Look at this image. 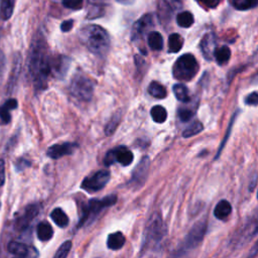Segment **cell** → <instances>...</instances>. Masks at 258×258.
I'll return each instance as SVG.
<instances>
[{
    "label": "cell",
    "instance_id": "obj_1",
    "mask_svg": "<svg viewBox=\"0 0 258 258\" xmlns=\"http://www.w3.org/2000/svg\"><path fill=\"white\" fill-rule=\"evenodd\" d=\"M50 58L43 35H35L29 48L27 70L36 91H42L46 88L50 75Z\"/></svg>",
    "mask_w": 258,
    "mask_h": 258
},
{
    "label": "cell",
    "instance_id": "obj_2",
    "mask_svg": "<svg viewBox=\"0 0 258 258\" xmlns=\"http://www.w3.org/2000/svg\"><path fill=\"white\" fill-rule=\"evenodd\" d=\"M81 41L94 54L104 56L110 47V36L106 29L97 24H89L81 28L79 32Z\"/></svg>",
    "mask_w": 258,
    "mask_h": 258
},
{
    "label": "cell",
    "instance_id": "obj_3",
    "mask_svg": "<svg viewBox=\"0 0 258 258\" xmlns=\"http://www.w3.org/2000/svg\"><path fill=\"white\" fill-rule=\"evenodd\" d=\"M166 228L161 215L153 213L148 219L143 235V248L157 245L165 236Z\"/></svg>",
    "mask_w": 258,
    "mask_h": 258
},
{
    "label": "cell",
    "instance_id": "obj_4",
    "mask_svg": "<svg viewBox=\"0 0 258 258\" xmlns=\"http://www.w3.org/2000/svg\"><path fill=\"white\" fill-rule=\"evenodd\" d=\"M199 71V63L191 53L179 56L173 64L172 75L179 81H190Z\"/></svg>",
    "mask_w": 258,
    "mask_h": 258
},
{
    "label": "cell",
    "instance_id": "obj_5",
    "mask_svg": "<svg viewBox=\"0 0 258 258\" xmlns=\"http://www.w3.org/2000/svg\"><path fill=\"white\" fill-rule=\"evenodd\" d=\"M116 202H117V196L115 195L107 196L102 199L90 200L82 208V214H81L78 227L84 226L90 219L96 217L102 210L115 205Z\"/></svg>",
    "mask_w": 258,
    "mask_h": 258
},
{
    "label": "cell",
    "instance_id": "obj_6",
    "mask_svg": "<svg viewBox=\"0 0 258 258\" xmlns=\"http://www.w3.org/2000/svg\"><path fill=\"white\" fill-rule=\"evenodd\" d=\"M71 94L79 101L88 102L94 94V83L83 74H76L70 85Z\"/></svg>",
    "mask_w": 258,
    "mask_h": 258
},
{
    "label": "cell",
    "instance_id": "obj_7",
    "mask_svg": "<svg viewBox=\"0 0 258 258\" xmlns=\"http://www.w3.org/2000/svg\"><path fill=\"white\" fill-rule=\"evenodd\" d=\"M207 226H208V223L206 219L198 221L188 231L182 243L181 250L185 251V250H190L198 247L205 237V234L207 232Z\"/></svg>",
    "mask_w": 258,
    "mask_h": 258
},
{
    "label": "cell",
    "instance_id": "obj_8",
    "mask_svg": "<svg viewBox=\"0 0 258 258\" xmlns=\"http://www.w3.org/2000/svg\"><path fill=\"white\" fill-rule=\"evenodd\" d=\"M132 161L133 153L125 146H119L108 151L104 158V164L106 166H110L115 162H118L123 166H128Z\"/></svg>",
    "mask_w": 258,
    "mask_h": 258
},
{
    "label": "cell",
    "instance_id": "obj_9",
    "mask_svg": "<svg viewBox=\"0 0 258 258\" xmlns=\"http://www.w3.org/2000/svg\"><path fill=\"white\" fill-rule=\"evenodd\" d=\"M110 179L108 170H99L94 174L86 177L81 184V187L89 192H94L102 189Z\"/></svg>",
    "mask_w": 258,
    "mask_h": 258
},
{
    "label": "cell",
    "instance_id": "obj_10",
    "mask_svg": "<svg viewBox=\"0 0 258 258\" xmlns=\"http://www.w3.org/2000/svg\"><path fill=\"white\" fill-rule=\"evenodd\" d=\"M38 211H39V208L35 204L28 205L27 207H25L23 212L20 213V215L15 220V223H14L15 229L18 231H23L27 229L31 224V222L34 220V218L37 216Z\"/></svg>",
    "mask_w": 258,
    "mask_h": 258
},
{
    "label": "cell",
    "instance_id": "obj_11",
    "mask_svg": "<svg viewBox=\"0 0 258 258\" xmlns=\"http://www.w3.org/2000/svg\"><path fill=\"white\" fill-rule=\"evenodd\" d=\"M7 250L16 258H36L37 251L35 248L21 242H10Z\"/></svg>",
    "mask_w": 258,
    "mask_h": 258
},
{
    "label": "cell",
    "instance_id": "obj_12",
    "mask_svg": "<svg viewBox=\"0 0 258 258\" xmlns=\"http://www.w3.org/2000/svg\"><path fill=\"white\" fill-rule=\"evenodd\" d=\"M149 165H150V160L148 156H143L142 159L138 162L136 167L134 168L132 172V177H131V183L136 186L142 185L146 177L148 175V170H149Z\"/></svg>",
    "mask_w": 258,
    "mask_h": 258
},
{
    "label": "cell",
    "instance_id": "obj_13",
    "mask_svg": "<svg viewBox=\"0 0 258 258\" xmlns=\"http://www.w3.org/2000/svg\"><path fill=\"white\" fill-rule=\"evenodd\" d=\"M71 59L66 55H56L50 58V74L55 78L63 79L69 71Z\"/></svg>",
    "mask_w": 258,
    "mask_h": 258
},
{
    "label": "cell",
    "instance_id": "obj_14",
    "mask_svg": "<svg viewBox=\"0 0 258 258\" xmlns=\"http://www.w3.org/2000/svg\"><path fill=\"white\" fill-rule=\"evenodd\" d=\"M153 25V19L152 15L147 13L141 16L133 25L132 27V33L131 38L132 40H136L138 38H141L144 33Z\"/></svg>",
    "mask_w": 258,
    "mask_h": 258
},
{
    "label": "cell",
    "instance_id": "obj_15",
    "mask_svg": "<svg viewBox=\"0 0 258 258\" xmlns=\"http://www.w3.org/2000/svg\"><path fill=\"white\" fill-rule=\"evenodd\" d=\"M77 147H78L77 143H71V142L54 144V145H51L50 147H48L46 154H47V156H49L52 159H57L64 155L72 154Z\"/></svg>",
    "mask_w": 258,
    "mask_h": 258
},
{
    "label": "cell",
    "instance_id": "obj_16",
    "mask_svg": "<svg viewBox=\"0 0 258 258\" xmlns=\"http://www.w3.org/2000/svg\"><path fill=\"white\" fill-rule=\"evenodd\" d=\"M201 50L203 52L204 57L207 60H211L214 57L215 50H216V37L215 34L212 32H209L205 34L203 39L201 40Z\"/></svg>",
    "mask_w": 258,
    "mask_h": 258
},
{
    "label": "cell",
    "instance_id": "obj_17",
    "mask_svg": "<svg viewBox=\"0 0 258 258\" xmlns=\"http://www.w3.org/2000/svg\"><path fill=\"white\" fill-rule=\"evenodd\" d=\"M20 69H21V55L19 53H15L14 59H13V64H12V70H11L8 84H7L8 94L12 93L14 88L16 87L17 80H18V77L20 74Z\"/></svg>",
    "mask_w": 258,
    "mask_h": 258
},
{
    "label": "cell",
    "instance_id": "obj_18",
    "mask_svg": "<svg viewBox=\"0 0 258 258\" xmlns=\"http://www.w3.org/2000/svg\"><path fill=\"white\" fill-rule=\"evenodd\" d=\"M157 16L163 25L170 22L172 16L171 5L166 0H159L157 3Z\"/></svg>",
    "mask_w": 258,
    "mask_h": 258
},
{
    "label": "cell",
    "instance_id": "obj_19",
    "mask_svg": "<svg viewBox=\"0 0 258 258\" xmlns=\"http://www.w3.org/2000/svg\"><path fill=\"white\" fill-rule=\"evenodd\" d=\"M125 236L122 232L111 233L107 237V247L111 250H119L125 245Z\"/></svg>",
    "mask_w": 258,
    "mask_h": 258
},
{
    "label": "cell",
    "instance_id": "obj_20",
    "mask_svg": "<svg viewBox=\"0 0 258 258\" xmlns=\"http://www.w3.org/2000/svg\"><path fill=\"white\" fill-rule=\"evenodd\" d=\"M232 212L231 204L226 200H221L214 209V216L218 220H225Z\"/></svg>",
    "mask_w": 258,
    "mask_h": 258
},
{
    "label": "cell",
    "instance_id": "obj_21",
    "mask_svg": "<svg viewBox=\"0 0 258 258\" xmlns=\"http://www.w3.org/2000/svg\"><path fill=\"white\" fill-rule=\"evenodd\" d=\"M37 238L42 242L49 241L53 236V230L47 222H40L36 227Z\"/></svg>",
    "mask_w": 258,
    "mask_h": 258
},
{
    "label": "cell",
    "instance_id": "obj_22",
    "mask_svg": "<svg viewBox=\"0 0 258 258\" xmlns=\"http://www.w3.org/2000/svg\"><path fill=\"white\" fill-rule=\"evenodd\" d=\"M50 218L53 221V223L60 228H64L69 224V218L60 208L53 209L50 213Z\"/></svg>",
    "mask_w": 258,
    "mask_h": 258
},
{
    "label": "cell",
    "instance_id": "obj_23",
    "mask_svg": "<svg viewBox=\"0 0 258 258\" xmlns=\"http://www.w3.org/2000/svg\"><path fill=\"white\" fill-rule=\"evenodd\" d=\"M15 0H0V18L8 20L13 13Z\"/></svg>",
    "mask_w": 258,
    "mask_h": 258
},
{
    "label": "cell",
    "instance_id": "obj_24",
    "mask_svg": "<svg viewBox=\"0 0 258 258\" xmlns=\"http://www.w3.org/2000/svg\"><path fill=\"white\" fill-rule=\"evenodd\" d=\"M147 42L152 50H160L163 47L162 35L157 31H151L148 33Z\"/></svg>",
    "mask_w": 258,
    "mask_h": 258
},
{
    "label": "cell",
    "instance_id": "obj_25",
    "mask_svg": "<svg viewBox=\"0 0 258 258\" xmlns=\"http://www.w3.org/2000/svg\"><path fill=\"white\" fill-rule=\"evenodd\" d=\"M217 63L220 66H223L228 62V60L231 57V49L227 45H223L221 47H217L214 54Z\"/></svg>",
    "mask_w": 258,
    "mask_h": 258
},
{
    "label": "cell",
    "instance_id": "obj_26",
    "mask_svg": "<svg viewBox=\"0 0 258 258\" xmlns=\"http://www.w3.org/2000/svg\"><path fill=\"white\" fill-rule=\"evenodd\" d=\"M183 44V39L178 33H171L168 37V51L170 53L178 52Z\"/></svg>",
    "mask_w": 258,
    "mask_h": 258
},
{
    "label": "cell",
    "instance_id": "obj_27",
    "mask_svg": "<svg viewBox=\"0 0 258 258\" xmlns=\"http://www.w3.org/2000/svg\"><path fill=\"white\" fill-rule=\"evenodd\" d=\"M148 93L156 99H164L167 95L166 89L158 82H151L149 84Z\"/></svg>",
    "mask_w": 258,
    "mask_h": 258
},
{
    "label": "cell",
    "instance_id": "obj_28",
    "mask_svg": "<svg viewBox=\"0 0 258 258\" xmlns=\"http://www.w3.org/2000/svg\"><path fill=\"white\" fill-rule=\"evenodd\" d=\"M150 115L154 122L156 123H163L167 118V112L164 107L160 105L153 106L150 110Z\"/></svg>",
    "mask_w": 258,
    "mask_h": 258
},
{
    "label": "cell",
    "instance_id": "obj_29",
    "mask_svg": "<svg viewBox=\"0 0 258 258\" xmlns=\"http://www.w3.org/2000/svg\"><path fill=\"white\" fill-rule=\"evenodd\" d=\"M172 91L173 94L175 96V98L183 103L189 102V95H188V90L184 85L181 84H175L172 87Z\"/></svg>",
    "mask_w": 258,
    "mask_h": 258
},
{
    "label": "cell",
    "instance_id": "obj_30",
    "mask_svg": "<svg viewBox=\"0 0 258 258\" xmlns=\"http://www.w3.org/2000/svg\"><path fill=\"white\" fill-rule=\"evenodd\" d=\"M176 22L180 27L188 28L194 23V16L189 11H182L177 14Z\"/></svg>",
    "mask_w": 258,
    "mask_h": 258
},
{
    "label": "cell",
    "instance_id": "obj_31",
    "mask_svg": "<svg viewBox=\"0 0 258 258\" xmlns=\"http://www.w3.org/2000/svg\"><path fill=\"white\" fill-rule=\"evenodd\" d=\"M232 5L237 10H248L258 6V0H232Z\"/></svg>",
    "mask_w": 258,
    "mask_h": 258
},
{
    "label": "cell",
    "instance_id": "obj_32",
    "mask_svg": "<svg viewBox=\"0 0 258 258\" xmlns=\"http://www.w3.org/2000/svg\"><path fill=\"white\" fill-rule=\"evenodd\" d=\"M120 120H121V112H116L112 116V118L110 119V121L107 123V125L105 127L106 135L109 136V135H112L115 132L116 128L118 127V124H119Z\"/></svg>",
    "mask_w": 258,
    "mask_h": 258
},
{
    "label": "cell",
    "instance_id": "obj_33",
    "mask_svg": "<svg viewBox=\"0 0 258 258\" xmlns=\"http://www.w3.org/2000/svg\"><path fill=\"white\" fill-rule=\"evenodd\" d=\"M204 129L203 124L200 121H195L194 123H191L187 128H185L182 132V136L184 138H189L194 135L199 134L202 130Z\"/></svg>",
    "mask_w": 258,
    "mask_h": 258
},
{
    "label": "cell",
    "instance_id": "obj_34",
    "mask_svg": "<svg viewBox=\"0 0 258 258\" xmlns=\"http://www.w3.org/2000/svg\"><path fill=\"white\" fill-rule=\"evenodd\" d=\"M71 249H72V241L67 240L58 247V249L56 250L52 258H67Z\"/></svg>",
    "mask_w": 258,
    "mask_h": 258
},
{
    "label": "cell",
    "instance_id": "obj_35",
    "mask_svg": "<svg viewBox=\"0 0 258 258\" xmlns=\"http://www.w3.org/2000/svg\"><path fill=\"white\" fill-rule=\"evenodd\" d=\"M10 110L11 109L6 104L0 106V121L3 124H7L10 122V120H11V116L9 113Z\"/></svg>",
    "mask_w": 258,
    "mask_h": 258
},
{
    "label": "cell",
    "instance_id": "obj_36",
    "mask_svg": "<svg viewBox=\"0 0 258 258\" xmlns=\"http://www.w3.org/2000/svg\"><path fill=\"white\" fill-rule=\"evenodd\" d=\"M238 113H239V111H237L234 115H233V118L231 119V122H230V124H229V126H228V129H227V134L225 135V138L223 139V141H222V143H221V146H220V148H219V151H218V153H217V155H216V158L220 155V153H221V151L223 150V147H224V145L226 144V142H227V139H228V137H229V135H230V133H231V129H232V127H233V123L235 122V120H236V117H237V115H238Z\"/></svg>",
    "mask_w": 258,
    "mask_h": 258
},
{
    "label": "cell",
    "instance_id": "obj_37",
    "mask_svg": "<svg viewBox=\"0 0 258 258\" xmlns=\"http://www.w3.org/2000/svg\"><path fill=\"white\" fill-rule=\"evenodd\" d=\"M62 5L69 9H80L83 6L84 0H61Z\"/></svg>",
    "mask_w": 258,
    "mask_h": 258
},
{
    "label": "cell",
    "instance_id": "obj_38",
    "mask_svg": "<svg viewBox=\"0 0 258 258\" xmlns=\"http://www.w3.org/2000/svg\"><path fill=\"white\" fill-rule=\"evenodd\" d=\"M177 115H178V118L182 122H186L192 117L194 112L191 110H189L188 108H179L177 111Z\"/></svg>",
    "mask_w": 258,
    "mask_h": 258
},
{
    "label": "cell",
    "instance_id": "obj_39",
    "mask_svg": "<svg viewBox=\"0 0 258 258\" xmlns=\"http://www.w3.org/2000/svg\"><path fill=\"white\" fill-rule=\"evenodd\" d=\"M245 103L247 105H251V106L258 105V92H253V93L249 94L245 99Z\"/></svg>",
    "mask_w": 258,
    "mask_h": 258
},
{
    "label": "cell",
    "instance_id": "obj_40",
    "mask_svg": "<svg viewBox=\"0 0 258 258\" xmlns=\"http://www.w3.org/2000/svg\"><path fill=\"white\" fill-rule=\"evenodd\" d=\"M73 24H74V21H73L72 19L64 20V21H62V23L60 24V30L63 31V32L70 31V30L73 28Z\"/></svg>",
    "mask_w": 258,
    "mask_h": 258
},
{
    "label": "cell",
    "instance_id": "obj_41",
    "mask_svg": "<svg viewBox=\"0 0 258 258\" xmlns=\"http://www.w3.org/2000/svg\"><path fill=\"white\" fill-rule=\"evenodd\" d=\"M203 5L209 7V8H216L221 0H199Z\"/></svg>",
    "mask_w": 258,
    "mask_h": 258
},
{
    "label": "cell",
    "instance_id": "obj_42",
    "mask_svg": "<svg viewBox=\"0 0 258 258\" xmlns=\"http://www.w3.org/2000/svg\"><path fill=\"white\" fill-rule=\"evenodd\" d=\"M5 181V162L3 159H0V187Z\"/></svg>",
    "mask_w": 258,
    "mask_h": 258
},
{
    "label": "cell",
    "instance_id": "obj_43",
    "mask_svg": "<svg viewBox=\"0 0 258 258\" xmlns=\"http://www.w3.org/2000/svg\"><path fill=\"white\" fill-rule=\"evenodd\" d=\"M28 165H29V162H28L26 159H24V158L18 159L17 162H16V164H15L17 170H22L23 168H25V167L28 166Z\"/></svg>",
    "mask_w": 258,
    "mask_h": 258
},
{
    "label": "cell",
    "instance_id": "obj_44",
    "mask_svg": "<svg viewBox=\"0 0 258 258\" xmlns=\"http://www.w3.org/2000/svg\"><path fill=\"white\" fill-rule=\"evenodd\" d=\"M5 58L3 53L0 51V82L2 80V75H3V70H4V66H5Z\"/></svg>",
    "mask_w": 258,
    "mask_h": 258
},
{
    "label": "cell",
    "instance_id": "obj_45",
    "mask_svg": "<svg viewBox=\"0 0 258 258\" xmlns=\"http://www.w3.org/2000/svg\"><path fill=\"white\" fill-rule=\"evenodd\" d=\"M169 1H170V5L174 9H179L182 6V1L181 0H169Z\"/></svg>",
    "mask_w": 258,
    "mask_h": 258
},
{
    "label": "cell",
    "instance_id": "obj_46",
    "mask_svg": "<svg viewBox=\"0 0 258 258\" xmlns=\"http://www.w3.org/2000/svg\"><path fill=\"white\" fill-rule=\"evenodd\" d=\"M257 253H258V242H257V243L253 246V248L251 249V252H250L249 258H253Z\"/></svg>",
    "mask_w": 258,
    "mask_h": 258
},
{
    "label": "cell",
    "instance_id": "obj_47",
    "mask_svg": "<svg viewBox=\"0 0 258 258\" xmlns=\"http://www.w3.org/2000/svg\"><path fill=\"white\" fill-rule=\"evenodd\" d=\"M104 1H105V0H89L90 4H91L92 6H96V5H97L99 8L101 7L102 4H104Z\"/></svg>",
    "mask_w": 258,
    "mask_h": 258
},
{
    "label": "cell",
    "instance_id": "obj_48",
    "mask_svg": "<svg viewBox=\"0 0 258 258\" xmlns=\"http://www.w3.org/2000/svg\"><path fill=\"white\" fill-rule=\"evenodd\" d=\"M117 2H119L120 4H124V5H130L132 4L135 0H116Z\"/></svg>",
    "mask_w": 258,
    "mask_h": 258
},
{
    "label": "cell",
    "instance_id": "obj_49",
    "mask_svg": "<svg viewBox=\"0 0 258 258\" xmlns=\"http://www.w3.org/2000/svg\"><path fill=\"white\" fill-rule=\"evenodd\" d=\"M252 82H253V83H258V74L254 76V78H253Z\"/></svg>",
    "mask_w": 258,
    "mask_h": 258
},
{
    "label": "cell",
    "instance_id": "obj_50",
    "mask_svg": "<svg viewBox=\"0 0 258 258\" xmlns=\"http://www.w3.org/2000/svg\"><path fill=\"white\" fill-rule=\"evenodd\" d=\"M257 199H258V194H257Z\"/></svg>",
    "mask_w": 258,
    "mask_h": 258
}]
</instances>
